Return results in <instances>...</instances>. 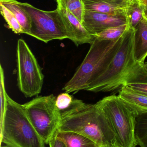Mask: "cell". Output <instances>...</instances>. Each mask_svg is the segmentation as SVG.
Masks as SVG:
<instances>
[{
	"mask_svg": "<svg viewBox=\"0 0 147 147\" xmlns=\"http://www.w3.org/2000/svg\"><path fill=\"white\" fill-rule=\"evenodd\" d=\"M117 96L135 116L147 111V95L135 90L127 85L120 88Z\"/></svg>",
	"mask_w": 147,
	"mask_h": 147,
	"instance_id": "11",
	"label": "cell"
},
{
	"mask_svg": "<svg viewBox=\"0 0 147 147\" xmlns=\"http://www.w3.org/2000/svg\"><path fill=\"white\" fill-rule=\"evenodd\" d=\"M0 11L8 26L14 33L17 34H24L21 26L14 14L1 3H0Z\"/></svg>",
	"mask_w": 147,
	"mask_h": 147,
	"instance_id": "19",
	"label": "cell"
},
{
	"mask_svg": "<svg viewBox=\"0 0 147 147\" xmlns=\"http://www.w3.org/2000/svg\"><path fill=\"white\" fill-rule=\"evenodd\" d=\"M144 7L140 4L129 6L127 9L129 24L135 28L143 19Z\"/></svg>",
	"mask_w": 147,
	"mask_h": 147,
	"instance_id": "20",
	"label": "cell"
},
{
	"mask_svg": "<svg viewBox=\"0 0 147 147\" xmlns=\"http://www.w3.org/2000/svg\"><path fill=\"white\" fill-rule=\"evenodd\" d=\"M67 31L69 39L77 46L85 44H91L95 39L94 35L88 32L83 23L66 9L57 4Z\"/></svg>",
	"mask_w": 147,
	"mask_h": 147,
	"instance_id": "10",
	"label": "cell"
},
{
	"mask_svg": "<svg viewBox=\"0 0 147 147\" xmlns=\"http://www.w3.org/2000/svg\"><path fill=\"white\" fill-rule=\"evenodd\" d=\"M57 130L53 135L49 141L48 144L50 147H66L64 141L57 135Z\"/></svg>",
	"mask_w": 147,
	"mask_h": 147,
	"instance_id": "22",
	"label": "cell"
},
{
	"mask_svg": "<svg viewBox=\"0 0 147 147\" xmlns=\"http://www.w3.org/2000/svg\"><path fill=\"white\" fill-rule=\"evenodd\" d=\"M135 28L129 26L121 45L102 74L87 89L91 92H108L131 83H147L145 64L136 62L134 57Z\"/></svg>",
	"mask_w": 147,
	"mask_h": 147,
	"instance_id": "1",
	"label": "cell"
},
{
	"mask_svg": "<svg viewBox=\"0 0 147 147\" xmlns=\"http://www.w3.org/2000/svg\"><path fill=\"white\" fill-rule=\"evenodd\" d=\"M73 97L70 93L64 92L61 93L56 97V106L59 113L67 110L73 100Z\"/></svg>",
	"mask_w": 147,
	"mask_h": 147,
	"instance_id": "21",
	"label": "cell"
},
{
	"mask_svg": "<svg viewBox=\"0 0 147 147\" xmlns=\"http://www.w3.org/2000/svg\"><path fill=\"white\" fill-rule=\"evenodd\" d=\"M129 24L127 10L116 13H106L85 10L83 24L88 32L96 35L112 27Z\"/></svg>",
	"mask_w": 147,
	"mask_h": 147,
	"instance_id": "9",
	"label": "cell"
},
{
	"mask_svg": "<svg viewBox=\"0 0 147 147\" xmlns=\"http://www.w3.org/2000/svg\"><path fill=\"white\" fill-rule=\"evenodd\" d=\"M18 3L30 16V36L45 43L54 40L68 38L64 23L58 8L52 11H45L27 3L18 1Z\"/></svg>",
	"mask_w": 147,
	"mask_h": 147,
	"instance_id": "8",
	"label": "cell"
},
{
	"mask_svg": "<svg viewBox=\"0 0 147 147\" xmlns=\"http://www.w3.org/2000/svg\"><path fill=\"white\" fill-rule=\"evenodd\" d=\"M134 53L136 62L145 64L147 57V20L144 17L135 28Z\"/></svg>",
	"mask_w": 147,
	"mask_h": 147,
	"instance_id": "13",
	"label": "cell"
},
{
	"mask_svg": "<svg viewBox=\"0 0 147 147\" xmlns=\"http://www.w3.org/2000/svg\"><path fill=\"white\" fill-rule=\"evenodd\" d=\"M139 1L141 6L147 7V0H139Z\"/></svg>",
	"mask_w": 147,
	"mask_h": 147,
	"instance_id": "25",
	"label": "cell"
},
{
	"mask_svg": "<svg viewBox=\"0 0 147 147\" xmlns=\"http://www.w3.org/2000/svg\"><path fill=\"white\" fill-rule=\"evenodd\" d=\"M17 85L26 98L41 92L44 74L35 56L24 40L20 39L16 47Z\"/></svg>",
	"mask_w": 147,
	"mask_h": 147,
	"instance_id": "7",
	"label": "cell"
},
{
	"mask_svg": "<svg viewBox=\"0 0 147 147\" xmlns=\"http://www.w3.org/2000/svg\"><path fill=\"white\" fill-rule=\"evenodd\" d=\"M127 85L135 90L147 96V83H131Z\"/></svg>",
	"mask_w": 147,
	"mask_h": 147,
	"instance_id": "23",
	"label": "cell"
},
{
	"mask_svg": "<svg viewBox=\"0 0 147 147\" xmlns=\"http://www.w3.org/2000/svg\"><path fill=\"white\" fill-rule=\"evenodd\" d=\"M108 118L115 135L117 147H135V115L119 98L112 95L96 103Z\"/></svg>",
	"mask_w": 147,
	"mask_h": 147,
	"instance_id": "5",
	"label": "cell"
},
{
	"mask_svg": "<svg viewBox=\"0 0 147 147\" xmlns=\"http://www.w3.org/2000/svg\"><path fill=\"white\" fill-rule=\"evenodd\" d=\"M1 119V143L9 147H45L22 105L14 101L7 94L6 109Z\"/></svg>",
	"mask_w": 147,
	"mask_h": 147,
	"instance_id": "4",
	"label": "cell"
},
{
	"mask_svg": "<svg viewBox=\"0 0 147 147\" xmlns=\"http://www.w3.org/2000/svg\"><path fill=\"white\" fill-rule=\"evenodd\" d=\"M126 1L129 3L130 6L135 5V4H140L139 0H126Z\"/></svg>",
	"mask_w": 147,
	"mask_h": 147,
	"instance_id": "24",
	"label": "cell"
},
{
	"mask_svg": "<svg viewBox=\"0 0 147 147\" xmlns=\"http://www.w3.org/2000/svg\"><path fill=\"white\" fill-rule=\"evenodd\" d=\"M134 134L137 145L147 147V111L135 116Z\"/></svg>",
	"mask_w": 147,
	"mask_h": 147,
	"instance_id": "16",
	"label": "cell"
},
{
	"mask_svg": "<svg viewBox=\"0 0 147 147\" xmlns=\"http://www.w3.org/2000/svg\"><path fill=\"white\" fill-rule=\"evenodd\" d=\"M60 121L58 129L82 135L99 146H117L115 135L111 123L97 105L74 99L66 110L60 113Z\"/></svg>",
	"mask_w": 147,
	"mask_h": 147,
	"instance_id": "2",
	"label": "cell"
},
{
	"mask_svg": "<svg viewBox=\"0 0 147 147\" xmlns=\"http://www.w3.org/2000/svg\"><path fill=\"white\" fill-rule=\"evenodd\" d=\"M85 9L106 13H116L127 10L130 4L126 0H83Z\"/></svg>",
	"mask_w": 147,
	"mask_h": 147,
	"instance_id": "12",
	"label": "cell"
},
{
	"mask_svg": "<svg viewBox=\"0 0 147 147\" xmlns=\"http://www.w3.org/2000/svg\"><path fill=\"white\" fill-rule=\"evenodd\" d=\"M143 17L147 20V7H144Z\"/></svg>",
	"mask_w": 147,
	"mask_h": 147,
	"instance_id": "26",
	"label": "cell"
},
{
	"mask_svg": "<svg viewBox=\"0 0 147 147\" xmlns=\"http://www.w3.org/2000/svg\"><path fill=\"white\" fill-rule=\"evenodd\" d=\"M56 100V97L51 94L37 97L22 105L30 122L45 144L49 143L60 121Z\"/></svg>",
	"mask_w": 147,
	"mask_h": 147,
	"instance_id": "6",
	"label": "cell"
},
{
	"mask_svg": "<svg viewBox=\"0 0 147 147\" xmlns=\"http://www.w3.org/2000/svg\"><path fill=\"white\" fill-rule=\"evenodd\" d=\"M60 1V0H56V2L58 1Z\"/></svg>",
	"mask_w": 147,
	"mask_h": 147,
	"instance_id": "30",
	"label": "cell"
},
{
	"mask_svg": "<svg viewBox=\"0 0 147 147\" xmlns=\"http://www.w3.org/2000/svg\"><path fill=\"white\" fill-rule=\"evenodd\" d=\"M57 135L65 143L66 147H99L87 137L72 132L57 130Z\"/></svg>",
	"mask_w": 147,
	"mask_h": 147,
	"instance_id": "15",
	"label": "cell"
},
{
	"mask_svg": "<svg viewBox=\"0 0 147 147\" xmlns=\"http://www.w3.org/2000/svg\"><path fill=\"white\" fill-rule=\"evenodd\" d=\"M145 66H146V68L147 69V63H145Z\"/></svg>",
	"mask_w": 147,
	"mask_h": 147,
	"instance_id": "28",
	"label": "cell"
},
{
	"mask_svg": "<svg viewBox=\"0 0 147 147\" xmlns=\"http://www.w3.org/2000/svg\"><path fill=\"white\" fill-rule=\"evenodd\" d=\"M0 3L4 5L14 15L25 34L30 35L31 19L28 13L19 5L16 0H0Z\"/></svg>",
	"mask_w": 147,
	"mask_h": 147,
	"instance_id": "14",
	"label": "cell"
},
{
	"mask_svg": "<svg viewBox=\"0 0 147 147\" xmlns=\"http://www.w3.org/2000/svg\"><path fill=\"white\" fill-rule=\"evenodd\" d=\"M123 35L114 40H101L95 38L82 63L64 86L63 90L73 94L87 91L108 67L121 45Z\"/></svg>",
	"mask_w": 147,
	"mask_h": 147,
	"instance_id": "3",
	"label": "cell"
},
{
	"mask_svg": "<svg viewBox=\"0 0 147 147\" xmlns=\"http://www.w3.org/2000/svg\"><path fill=\"white\" fill-rule=\"evenodd\" d=\"M1 147H9L8 146H1Z\"/></svg>",
	"mask_w": 147,
	"mask_h": 147,
	"instance_id": "29",
	"label": "cell"
},
{
	"mask_svg": "<svg viewBox=\"0 0 147 147\" xmlns=\"http://www.w3.org/2000/svg\"><path fill=\"white\" fill-rule=\"evenodd\" d=\"M99 147H111L109 146H100Z\"/></svg>",
	"mask_w": 147,
	"mask_h": 147,
	"instance_id": "27",
	"label": "cell"
},
{
	"mask_svg": "<svg viewBox=\"0 0 147 147\" xmlns=\"http://www.w3.org/2000/svg\"><path fill=\"white\" fill-rule=\"evenodd\" d=\"M129 24L109 28L94 35L101 40H114L120 38L129 28Z\"/></svg>",
	"mask_w": 147,
	"mask_h": 147,
	"instance_id": "18",
	"label": "cell"
},
{
	"mask_svg": "<svg viewBox=\"0 0 147 147\" xmlns=\"http://www.w3.org/2000/svg\"><path fill=\"white\" fill-rule=\"evenodd\" d=\"M57 3L58 5L66 9L83 23L86 10L83 0H60Z\"/></svg>",
	"mask_w": 147,
	"mask_h": 147,
	"instance_id": "17",
	"label": "cell"
}]
</instances>
